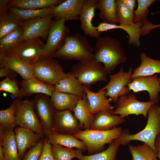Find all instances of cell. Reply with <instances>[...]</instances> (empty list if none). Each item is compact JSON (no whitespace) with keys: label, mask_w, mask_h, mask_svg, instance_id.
I'll return each mask as SVG.
<instances>
[{"label":"cell","mask_w":160,"mask_h":160,"mask_svg":"<svg viewBox=\"0 0 160 160\" xmlns=\"http://www.w3.org/2000/svg\"><path fill=\"white\" fill-rule=\"evenodd\" d=\"M94 49V59L103 63L107 74L110 73L117 66L127 60L120 42L109 36L96 38Z\"/></svg>","instance_id":"cell-1"},{"label":"cell","mask_w":160,"mask_h":160,"mask_svg":"<svg viewBox=\"0 0 160 160\" xmlns=\"http://www.w3.org/2000/svg\"><path fill=\"white\" fill-rule=\"evenodd\" d=\"M148 114L146 125L142 130L134 135H131L128 130L122 131L116 139L121 145H126L131 140H139L149 145L155 151V141L160 135V105L153 104Z\"/></svg>","instance_id":"cell-2"},{"label":"cell","mask_w":160,"mask_h":160,"mask_svg":"<svg viewBox=\"0 0 160 160\" xmlns=\"http://www.w3.org/2000/svg\"><path fill=\"white\" fill-rule=\"evenodd\" d=\"M94 50L88 39L77 33L68 36L63 46L52 57L84 62L94 59Z\"/></svg>","instance_id":"cell-3"},{"label":"cell","mask_w":160,"mask_h":160,"mask_svg":"<svg viewBox=\"0 0 160 160\" xmlns=\"http://www.w3.org/2000/svg\"><path fill=\"white\" fill-rule=\"evenodd\" d=\"M122 131L121 127L107 131L86 129L74 135L84 143L88 153L92 154L103 151L105 145L117 139Z\"/></svg>","instance_id":"cell-4"},{"label":"cell","mask_w":160,"mask_h":160,"mask_svg":"<svg viewBox=\"0 0 160 160\" xmlns=\"http://www.w3.org/2000/svg\"><path fill=\"white\" fill-rule=\"evenodd\" d=\"M71 72L81 83L89 89L92 85L98 81H107L108 74L104 66L94 59L76 64Z\"/></svg>","instance_id":"cell-5"},{"label":"cell","mask_w":160,"mask_h":160,"mask_svg":"<svg viewBox=\"0 0 160 160\" xmlns=\"http://www.w3.org/2000/svg\"><path fill=\"white\" fill-rule=\"evenodd\" d=\"M33 76L45 84L55 85L66 74L56 60L52 57H41L33 66Z\"/></svg>","instance_id":"cell-6"},{"label":"cell","mask_w":160,"mask_h":160,"mask_svg":"<svg viewBox=\"0 0 160 160\" xmlns=\"http://www.w3.org/2000/svg\"><path fill=\"white\" fill-rule=\"evenodd\" d=\"M34 109L42 127L44 136L48 139L52 133L55 113L57 111L51 97L44 94L35 95Z\"/></svg>","instance_id":"cell-7"},{"label":"cell","mask_w":160,"mask_h":160,"mask_svg":"<svg viewBox=\"0 0 160 160\" xmlns=\"http://www.w3.org/2000/svg\"><path fill=\"white\" fill-rule=\"evenodd\" d=\"M16 99V126L30 129L43 139L44 135L41 125L34 111L33 99Z\"/></svg>","instance_id":"cell-8"},{"label":"cell","mask_w":160,"mask_h":160,"mask_svg":"<svg viewBox=\"0 0 160 160\" xmlns=\"http://www.w3.org/2000/svg\"><path fill=\"white\" fill-rule=\"evenodd\" d=\"M133 69L130 67L128 72H124L121 67L118 72L113 74H110V80L108 84L99 90H106V96H108L112 101L117 103L119 97L128 95L131 90L128 84L131 82V76Z\"/></svg>","instance_id":"cell-9"},{"label":"cell","mask_w":160,"mask_h":160,"mask_svg":"<svg viewBox=\"0 0 160 160\" xmlns=\"http://www.w3.org/2000/svg\"><path fill=\"white\" fill-rule=\"evenodd\" d=\"M66 21L64 18L53 21L42 57H52L54 53L63 46L70 33L65 25Z\"/></svg>","instance_id":"cell-10"},{"label":"cell","mask_w":160,"mask_h":160,"mask_svg":"<svg viewBox=\"0 0 160 160\" xmlns=\"http://www.w3.org/2000/svg\"><path fill=\"white\" fill-rule=\"evenodd\" d=\"M117 103L113 114H119L124 119L131 114L137 116L142 114L146 118L149 109L154 104L149 101L145 102L138 100L133 93L119 97Z\"/></svg>","instance_id":"cell-11"},{"label":"cell","mask_w":160,"mask_h":160,"mask_svg":"<svg viewBox=\"0 0 160 160\" xmlns=\"http://www.w3.org/2000/svg\"><path fill=\"white\" fill-rule=\"evenodd\" d=\"M54 17L50 14L20 23V27L23 32L21 40L47 38Z\"/></svg>","instance_id":"cell-12"},{"label":"cell","mask_w":160,"mask_h":160,"mask_svg":"<svg viewBox=\"0 0 160 160\" xmlns=\"http://www.w3.org/2000/svg\"><path fill=\"white\" fill-rule=\"evenodd\" d=\"M45 45L39 38L21 40L17 47L7 55L17 57L33 66L41 57Z\"/></svg>","instance_id":"cell-13"},{"label":"cell","mask_w":160,"mask_h":160,"mask_svg":"<svg viewBox=\"0 0 160 160\" xmlns=\"http://www.w3.org/2000/svg\"><path fill=\"white\" fill-rule=\"evenodd\" d=\"M158 78L156 74L139 76L133 79L127 85L133 93L147 91L149 95V101L158 105L159 102V93H160V84Z\"/></svg>","instance_id":"cell-14"},{"label":"cell","mask_w":160,"mask_h":160,"mask_svg":"<svg viewBox=\"0 0 160 160\" xmlns=\"http://www.w3.org/2000/svg\"><path fill=\"white\" fill-rule=\"evenodd\" d=\"M68 110L57 111L52 133L74 135L81 130L79 121Z\"/></svg>","instance_id":"cell-15"},{"label":"cell","mask_w":160,"mask_h":160,"mask_svg":"<svg viewBox=\"0 0 160 160\" xmlns=\"http://www.w3.org/2000/svg\"><path fill=\"white\" fill-rule=\"evenodd\" d=\"M85 0H64L54 7L52 11L55 20L65 19L66 21H76L79 19L83 5Z\"/></svg>","instance_id":"cell-16"},{"label":"cell","mask_w":160,"mask_h":160,"mask_svg":"<svg viewBox=\"0 0 160 160\" xmlns=\"http://www.w3.org/2000/svg\"><path fill=\"white\" fill-rule=\"evenodd\" d=\"M97 0H85L79 16L81 24L80 28L87 36L96 39L100 36L97 27L93 25L92 19L94 17Z\"/></svg>","instance_id":"cell-17"},{"label":"cell","mask_w":160,"mask_h":160,"mask_svg":"<svg viewBox=\"0 0 160 160\" xmlns=\"http://www.w3.org/2000/svg\"><path fill=\"white\" fill-rule=\"evenodd\" d=\"M20 89L17 99L31 97L33 94H44L50 97L55 90V86L45 84L33 77L27 79H23L20 82Z\"/></svg>","instance_id":"cell-18"},{"label":"cell","mask_w":160,"mask_h":160,"mask_svg":"<svg viewBox=\"0 0 160 160\" xmlns=\"http://www.w3.org/2000/svg\"><path fill=\"white\" fill-rule=\"evenodd\" d=\"M18 154L22 159L27 149L34 145L42 138L32 130L20 127L14 129Z\"/></svg>","instance_id":"cell-19"},{"label":"cell","mask_w":160,"mask_h":160,"mask_svg":"<svg viewBox=\"0 0 160 160\" xmlns=\"http://www.w3.org/2000/svg\"><path fill=\"white\" fill-rule=\"evenodd\" d=\"M113 109L99 111L95 115L94 121L89 129L107 131L125 122V119L113 114Z\"/></svg>","instance_id":"cell-20"},{"label":"cell","mask_w":160,"mask_h":160,"mask_svg":"<svg viewBox=\"0 0 160 160\" xmlns=\"http://www.w3.org/2000/svg\"><path fill=\"white\" fill-rule=\"evenodd\" d=\"M4 67L15 71L23 79L33 77V66L17 57L0 54V68Z\"/></svg>","instance_id":"cell-21"},{"label":"cell","mask_w":160,"mask_h":160,"mask_svg":"<svg viewBox=\"0 0 160 160\" xmlns=\"http://www.w3.org/2000/svg\"><path fill=\"white\" fill-rule=\"evenodd\" d=\"M143 25L142 22L134 23L129 25H116L105 22L100 23L97 26L98 32L105 31L115 29H121L126 31L129 36L128 43L131 45L139 47L141 44L140 40L141 28Z\"/></svg>","instance_id":"cell-22"},{"label":"cell","mask_w":160,"mask_h":160,"mask_svg":"<svg viewBox=\"0 0 160 160\" xmlns=\"http://www.w3.org/2000/svg\"><path fill=\"white\" fill-rule=\"evenodd\" d=\"M84 92L86 93L89 103L91 113L95 115L98 112L105 110L113 109L115 106L111 105V100L106 96V90H98L93 92L84 86Z\"/></svg>","instance_id":"cell-23"},{"label":"cell","mask_w":160,"mask_h":160,"mask_svg":"<svg viewBox=\"0 0 160 160\" xmlns=\"http://www.w3.org/2000/svg\"><path fill=\"white\" fill-rule=\"evenodd\" d=\"M89 105L86 94L84 92L73 111L74 116L79 122L81 129H89L95 118V115L92 114L90 111Z\"/></svg>","instance_id":"cell-24"},{"label":"cell","mask_w":160,"mask_h":160,"mask_svg":"<svg viewBox=\"0 0 160 160\" xmlns=\"http://www.w3.org/2000/svg\"><path fill=\"white\" fill-rule=\"evenodd\" d=\"M140 65L133 70L132 74V80L139 76H152L160 73V60L151 58L143 52L140 54Z\"/></svg>","instance_id":"cell-25"},{"label":"cell","mask_w":160,"mask_h":160,"mask_svg":"<svg viewBox=\"0 0 160 160\" xmlns=\"http://www.w3.org/2000/svg\"><path fill=\"white\" fill-rule=\"evenodd\" d=\"M63 0H8V8L36 10L48 7H55Z\"/></svg>","instance_id":"cell-26"},{"label":"cell","mask_w":160,"mask_h":160,"mask_svg":"<svg viewBox=\"0 0 160 160\" xmlns=\"http://www.w3.org/2000/svg\"><path fill=\"white\" fill-rule=\"evenodd\" d=\"M58 81L55 86V91L82 96L84 92V86L71 73Z\"/></svg>","instance_id":"cell-27"},{"label":"cell","mask_w":160,"mask_h":160,"mask_svg":"<svg viewBox=\"0 0 160 160\" xmlns=\"http://www.w3.org/2000/svg\"><path fill=\"white\" fill-rule=\"evenodd\" d=\"M54 7H48L36 10L20 9L10 7L8 9L9 15L15 21L22 23L38 17H43L51 14Z\"/></svg>","instance_id":"cell-28"},{"label":"cell","mask_w":160,"mask_h":160,"mask_svg":"<svg viewBox=\"0 0 160 160\" xmlns=\"http://www.w3.org/2000/svg\"><path fill=\"white\" fill-rule=\"evenodd\" d=\"M81 96L55 91L51 98L57 111L68 110L73 112Z\"/></svg>","instance_id":"cell-29"},{"label":"cell","mask_w":160,"mask_h":160,"mask_svg":"<svg viewBox=\"0 0 160 160\" xmlns=\"http://www.w3.org/2000/svg\"><path fill=\"white\" fill-rule=\"evenodd\" d=\"M47 139L51 145L57 144L67 148H76L82 152L87 150L84 143L74 135L53 132Z\"/></svg>","instance_id":"cell-30"},{"label":"cell","mask_w":160,"mask_h":160,"mask_svg":"<svg viewBox=\"0 0 160 160\" xmlns=\"http://www.w3.org/2000/svg\"><path fill=\"white\" fill-rule=\"evenodd\" d=\"M8 0H0V39L20 27L8 14Z\"/></svg>","instance_id":"cell-31"},{"label":"cell","mask_w":160,"mask_h":160,"mask_svg":"<svg viewBox=\"0 0 160 160\" xmlns=\"http://www.w3.org/2000/svg\"><path fill=\"white\" fill-rule=\"evenodd\" d=\"M14 129L5 130L1 141L4 160H21L20 158L15 140Z\"/></svg>","instance_id":"cell-32"},{"label":"cell","mask_w":160,"mask_h":160,"mask_svg":"<svg viewBox=\"0 0 160 160\" xmlns=\"http://www.w3.org/2000/svg\"><path fill=\"white\" fill-rule=\"evenodd\" d=\"M116 0H97L96 9L100 11L99 17L103 22L117 25L116 14Z\"/></svg>","instance_id":"cell-33"},{"label":"cell","mask_w":160,"mask_h":160,"mask_svg":"<svg viewBox=\"0 0 160 160\" xmlns=\"http://www.w3.org/2000/svg\"><path fill=\"white\" fill-rule=\"evenodd\" d=\"M120 145L115 139L110 144L106 150L89 156L83 155L81 151L77 149V158L79 160H116L117 153Z\"/></svg>","instance_id":"cell-34"},{"label":"cell","mask_w":160,"mask_h":160,"mask_svg":"<svg viewBox=\"0 0 160 160\" xmlns=\"http://www.w3.org/2000/svg\"><path fill=\"white\" fill-rule=\"evenodd\" d=\"M22 31L19 27L0 39V54L7 55L13 51L21 41Z\"/></svg>","instance_id":"cell-35"},{"label":"cell","mask_w":160,"mask_h":160,"mask_svg":"<svg viewBox=\"0 0 160 160\" xmlns=\"http://www.w3.org/2000/svg\"><path fill=\"white\" fill-rule=\"evenodd\" d=\"M128 148L132 160H158L156 153L146 143L137 146L130 145Z\"/></svg>","instance_id":"cell-36"},{"label":"cell","mask_w":160,"mask_h":160,"mask_svg":"<svg viewBox=\"0 0 160 160\" xmlns=\"http://www.w3.org/2000/svg\"><path fill=\"white\" fill-rule=\"evenodd\" d=\"M16 99L13 100L10 106L0 111V123L6 129H14L16 127L15 113Z\"/></svg>","instance_id":"cell-37"},{"label":"cell","mask_w":160,"mask_h":160,"mask_svg":"<svg viewBox=\"0 0 160 160\" xmlns=\"http://www.w3.org/2000/svg\"><path fill=\"white\" fill-rule=\"evenodd\" d=\"M115 9L119 25H129L134 23V11H132L128 9L120 0H116Z\"/></svg>","instance_id":"cell-38"},{"label":"cell","mask_w":160,"mask_h":160,"mask_svg":"<svg viewBox=\"0 0 160 160\" xmlns=\"http://www.w3.org/2000/svg\"><path fill=\"white\" fill-rule=\"evenodd\" d=\"M76 149L66 147L57 144L51 145V151L54 160H71L77 158Z\"/></svg>","instance_id":"cell-39"},{"label":"cell","mask_w":160,"mask_h":160,"mask_svg":"<svg viewBox=\"0 0 160 160\" xmlns=\"http://www.w3.org/2000/svg\"><path fill=\"white\" fill-rule=\"evenodd\" d=\"M156 1V0H138L137 7L134 11V23L142 22L143 23L147 20V17L149 12L148 8Z\"/></svg>","instance_id":"cell-40"},{"label":"cell","mask_w":160,"mask_h":160,"mask_svg":"<svg viewBox=\"0 0 160 160\" xmlns=\"http://www.w3.org/2000/svg\"><path fill=\"white\" fill-rule=\"evenodd\" d=\"M0 91L9 92L14 97H17L20 89L17 81L15 79L6 78L0 82Z\"/></svg>","instance_id":"cell-41"},{"label":"cell","mask_w":160,"mask_h":160,"mask_svg":"<svg viewBox=\"0 0 160 160\" xmlns=\"http://www.w3.org/2000/svg\"><path fill=\"white\" fill-rule=\"evenodd\" d=\"M44 145V140L41 139L34 145L28 149L21 160H38Z\"/></svg>","instance_id":"cell-42"},{"label":"cell","mask_w":160,"mask_h":160,"mask_svg":"<svg viewBox=\"0 0 160 160\" xmlns=\"http://www.w3.org/2000/svg\"><path fill=\"white\" fill-rule=\"evenodd\" d=\"M44 140V145L41 153L38 160H54L51 151L52 145L47 139Z\"/></svg>","instance_id":"cell-43"},{"label":"cell","mask_w":160,"mask_h":160,"mask_svg":"<svg viewBox=\"0 0 160 160\" xmlns=\"http://www.w3.org/2000/svg\"><path fill=\"white\" fill-rule=\"evenodd\" d=\"M17 76V73L12 69L6 67L0 68V77H6L15 79Z\"/></svg>","instance_id":"cell-44"},{"label":"cell","mask_w":160,"mask_h":160,"mask_svg":"<svg viewBox=\"0 0 160 160\" xmlns=\"http://www.w3.org/2000/svg\"><path fill=\"white\" fill-rule=\"evenodd\" d=\"M126 7L132 11L134 12L135 7L136 6L135 0H120Z\"/></svg>","instance_id":"cell-45"},{"label":"cell","mask_w":160,"mask_h":160,"mask_svg":"<svg viewBox=\"0 0 160 160\" xmlns=\"http://www.w3.org/2000/svg\"><path fill=\"white\" fill-rule=\"evenodd\" d=\"M155 152L157 156L160 160V135L157 136L155 143Z\"/></svg>","instance_id":"cell-46"},{"label":"cell","mask_w":160,"mask_h":160,"mask_svg":"<svg viewBox=\"0 0 160 160\" xmlns=\"http://www.w3.org/2000/svg\"><path fill=\"white\" fill-rule=\"evenodd\" d=\"M0 160H4L2 143L1 141H0Z\"/></svg>","instance_id":"cell-47"},{"label":"cell","mask_w":160,"mask_h":160,"mask_svg":"<svg viewBox=\"0 0 160 160\" xmlns=\"http://www.w3.org/2000/svg\"><path fill=\"white\" fill-rule=\"evenodd\" d=\"M159 27H160V24L159 25H153V24L152 26L153 30Z\"/></svg>","instance_id":"cell-48"},{"label":"cell","mask_w":160,"mask_h":160,"mask_svg":"<svg viewBox=\"0 0 160 160\" xmlns=\"http://www.w3.org/2000/svg\"><path fill=\"white\" fill-rule=\"evenodd\" d=\"M158 80L160 84V77H158Z\"/></svg>","instance_id":"cell-49"}]
</instances>
